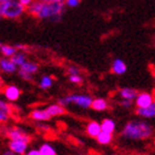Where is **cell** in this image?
Segmentation results:
<instances>
[{"mask_svg": "<svg viewBox=\"0 0 155 155\" xmlns=\"http://www.w3.org/2000/svg\"><path fill=\"white\" fill-rule=\"evenodd\" d=\"M64 7L63 2H41V1L35 0L27 8V11L38 19L58 22L63 16Z\"/></svg>", "mask_w": 155, "mask_h": 155, "instance_id": "1", "label": "cell"}, {"mask_svg": "<svg viewBox=\"0 0 155 155\" xmlns=\"http://www.w3.org/2000/svg\"><path fill=\"white\" fill-rule=\"evenodd\" d=\"M153 135L152 125L146 121L133 120L124 125L122 130V136L126 140L132 141H142L147 140Z\"/></svg>", "mask_w": 155, "mask_h": 155, "instance_id": "2", "label": "cell"}, {"mask_svg": "<svg viewBox=\"0 0 155 155\" xmlns=\"http://www.w3.org/2000/svg\"><path fill=\"white\" fill-rule=\"evenodd\" d=\"M26 12V8L18 0H6L0 2V17L6 19H19Z\"/></svg>", "mask_w": 155, "mask_h": 155, "instance_id": "3", "label": "cell"}, {"mask_svg": "<svg viewBox=\"0 0 155 155\" xmlns=\"http://www.w3.org/2000/svg\"><path fill=\"white\" fill-rule=\"evenodd\" d=\"M92 97L87 94H71V95H67L64 97H61L58 101V103L62 107H67L69 104H75L78 107H82V109H89L92 103Z\"/></svg>", "mask_w": 155, "mask_h": 155, "instance_id": "4", "label": "cell"}, {"mask_svg": "<svg viewBox=\"0 0 155 155\" xmlns=\"http://www.w3.org/2000/svg\"><path fill=\"white\" fill-rule=\"evenodd\" d=\"M39 70V64L36 63V62H32V61H28L27 60L23 64H21L19 67V75L22 78L23 80L26 81H29L32 79V75L36 74L37 72Z\"/></svg>", "mask_w": 155, "mask_h": 155, "instance_id": "5", "label": "cell"}, {"mask_svg": "<svg viewBox=\"0 0 155 155\" xmlns=\"http://www.w3.org/2000/svg\"><path fill=\"white\" fill-rule=\"evenodd\" d=\"M134 100H135V104L137 107H149L150 104L154 103V97L149 92L137 93Z\"/></svg>", "mask_w": 155, "mask_h": 155, "instance_id": "6", "label": "cell"}, {"mask_svg": "<svg viewBox=\"0 0 155 155\" xmlns=\"http://www.w3.org/2000/svg\"><path fill=\"white\" fill-rule=\"evenodd\" d=\"M17 70H18V67L11 61L10 58H6V57L0 58V72L6 74H12Z\"/></svg>", "mask_w": 155, "mask_h": 155, "instance_id": "7", "label": "cell"}, {"mask_svg": "<svg viewBox=\"0 0 155 155\" xmlns=\"http://www.w3.org/2000/svg\"><path fill=\"white\" fill-rule=\"evenodd\" d=\"M2 93H3V95H5V97H6L9 102H16L20 97L21 91H20L19 87H16V85H7L6 87H3Z\"/></svg>", "mask_w": 155, "mask_h": 155, "instance_id": "8", "label": "cell"}, {"mask_svg": "<svg viewBox=\"0 0 155 155\" xmlns=\"http://www.w3.org/2000/svg\"><path fill=\"white\" fill-rule=\"evenodd\" d=\"M28 142H25V141H18V140H10L9 144V150H11L16 155L19 154H25L28 150Z\"/></svg>", "mask_w": 155, "mask_h": 155, "instance_id": "9", "label": "cell"}, {"mask_svg": "<svg viewBox=\"0 0 155 155\" xmlns=\"http://www.w3.org/2000/svg\"><path fill=\"white\" fill-rule=\"evenodd\" d=\"M8 136H9L10 140H18V141H25V142L29 143L31 140H30V136L28 134L25 133V131H22L21 129H18V127H15V129H10L8 131Z\"/></svg>", "mask_w": 155, "mask_h": 155, "instance_id": "10", "label": "cell"}, {"mask_svg": "<svg viewBox=\"0 0 155 155\" xmlns=\"http://www.w3.org/2000/svg\"><path fill=\"white\" fill-rule=\"evenodd\" d=\"M136 114L145 119H153L155 116V103L150 104L149 107H137Z\"/></svg>", "mask_w": 155, "mask_h": 155, "instance_id": "11", "label": "cell"}, {"mask_svg": "<svg viewBox=\"0 0 155 155\" xmlns=\"http://www.w3.org/2000/svg\"><path fill=\"white\" fill-rule=\"evenodd\" d=\"M111 69H112V72H113L114 74L122 75L126 72L127 67H126L125 62L123 61L122 59H115L113 61V63H112Z\"/></svg>", "mask_w": 155, "mask_h": 155, "instance_id": "12", "label": "cell"}, {"mask_svg": "<svg viewBox=\"0 0 155 155\" xmlns=\"http://www.w3.org/2000/svg\"><path fill=\"white\" fill-rule=\"evenodd\" d=\"M30 116L35 121H49L51 119V116L49 115L45 109H35L33 111H31Z\"/></svg>", "mask_w": 155, "mask_h": 155, "instance_id": "13", "label": "cell"}, {"mask_svg": "<svg viewBox=\"0 0 155 155\" xmlns=\"http://www.w3.org/2000/svg\"><path fill=\"white\" fill-rule=\"evenodd\" d=\"M45 111L49 113V115L51 116H60V115H63L65 113V109L64 107H62L60 105L59 103L57 104H51V105H49L47 107Z\"/></svg>", "mask_w": 155, "mask_h": 155, "instance_id": "14", "label": "cell"}, {"mask_svg": "<svg viewBox=\"0 0 155 155\" xmlns=\"http://www.w3.org/2000/svg\"><path fill=\"white\" fill-rule=\"evenodd\" d=\"M94 111H105L109 107V103L105 99H102V97H97V99H93L92 100V103H91V107Z\"/></svg>", "mask_w": 155, "mask_h": 155, "instance_id": "15", "label": "cell"}, {"mask_svg": "<svg viewBox=\"0 0 155 155\" xmlns=\"http://www.w3.org/2000/svg\"><path fill=\"white\" fill-rule=\"evenodd\" d=\"M101 132V125L100 123L97 121H91L87 125V135H90L91 137H95V136Z\"/></svg>", "mask_w": 155, "mask_h": 155, "instance_id": "16", "label": "cell"}, {"mask_svg": "<svg viewBox=\"0 0 155 155\" xmlns=\"http://www.w3.org/2000/svg\"><path fill=\"white\" fill-rule=\"evenodd\" d=\"M95 139H97V143H100L102 145H107V144H110V143L112 142L113 135H112V133L105 132V131H101V132L95 136Z\"/></svg>", "mask_w": 155, "mask_h": 155, "instance_id": "17", "label": "cell"}, {"mask_svg": "<svg viewBox=\"0 0 155 155\" xmlns=\"http://www.w3.org/2000/svg\"><path fill=\"white\" fill-rule=\"evenodd\" d=\"M120 97L122 99H126V100H133L135 99L136 94H137V91L134 90V89H131V87H123L121 89L119 92Z\"/></svg>", "mask_w": 155, "mask_h": 155, "instance_id": "18", "label": "cell"}, {"mask_svg": "<svg viewBox=\"0 0 155 155\" xmlns=\"http://www.w3.org/2000/svg\"><path fill=\"white\" fill-rule=\"evenodd\" d=\"M11 61L15 63V64L19 68L20 65L23 64L25 62L27 61V54L23 51H20V50H17V52L11 57Z\"/></svg>", "mask_w": 155, "mask_h": 155, "instance_id": "19", "label": "cell"}, {"mask_svg": "<svg viewBox=\"0 0 155 155\" xmlns=\"http://www.w3.org/2000/svg\"><path fill=\"white\" fill-rule=\"evenodd\" d=\"M101 131H105V132L112 133L115 131V122L112 119H104L102 123H100Z\"/></svg>", "mask_w": 155, "mask_h": 155, "instance_id": "20", "label": "cell"}, {"mask_svg": "<svg viewBox=\"0 0 155 155\" xmlns=\"http://www.w3.org/2000/svg\"><path fill=\"white\" fill-rule=\"evenodd\" d=\"M0 52L2 57H6V58H11L15 53L17 52V49L15 45H1L0 47Z\"/></svg>", "mask_w": 155, "mask_h": 155, "instance_id": "21", "label": "cell"}, {"mask_svg": "<svg viewBox=\"0 0 155 155\" xmlns=\"http://www.w3.org/2000/svg\"><path fill=\"white\" fill-rule=\"evenodd\" d=\"M53 85V78L50 75H43L39 81V87L42 90H48Z\"/></svg>", "mask_w": 155, "mask_h": 155, "instance_id": "22", "label": "cell"}, {"mask_svg": "<svg viewBox=\"0 0 155 155\" xmlns=\"http://www.w3.org/2000/svg\"><path fill=\"white\" fill-rule=\"evenodd\" d=\"M41 155H57V152H55L54 147L48 143H45V144H42L40 146V149H39Z\"/></svg>", "mask_w": 155, "mask_h": 155, "instance_id": "23", "label": "cell"}, {"mask_svg": "<svg viewBox=\"0 0 155 155\" xmlns=\"http://www.w3.org/2000/svg\"><path fill=\"white\" fill-rule=\"evenodd\" d=\"M0 110H2L7 114L12 113V107H11V105L8 102H6L5 100H2L1 97H0Z\"/></svg>", "mask_w": 155, "mask_h": 155, "instance_id": "24", "label": "cell"}, {"mask_svg": "<svg viewBox=\"0 0 155 155\" xmlns=\"http://www.w3.org/2000/svg\"><path fill=\"white\" fill-rule=\"evenodd\" d=\"M69 80L73 84H81L83 82V78L81 77L80 74H72L69 75Z\"/></svg>", "mask_w": 155, "mask_h": 155, "instance_id": "25", "label": "cell"}, {"mask_svg": "<svg viewBox=\"0 0 155 155\" xmlns=\"http://www.w3.org/2000/svg\"><path fill=\"white\" fill-rule=\"evenodd\" d=\"M81 3V0H64V6L70 8H75Z\"/></svg>", "mask_w": 155, "mask_h": 155, "instance_id": "26", "label": "cell"}, {"mask_svg": "<svg viewBox=\"0 0 155 155\" xmlns=\"http://www.w3.org/2000/svg\"><path fill=\"white\" fill-rule=\"evenodd\" d=\"M68 73L69 75H72V74H80V69L75 67V65H70L68 68Z\"/></svg>", "mask_w": 155, "mask_h": 155, "instance_id": "27", "label": "cell"}, {"mask_svg": "<svg viewBox=\"0 0 155 155\" xmlns=\"http://www.w3.org/2000/svg\"><path fill=\"white\" fill-rule=\"evenodd\" d=\"M133 100H126V99H122L121 101V105L123 107H126V109H130V107H133Z\"/></svg>", "mask_w": 155, "mask_h": 155, "instance_id": "28", "label": "cell"}, {"mask_svg": "<svg viewBox=\"0 0 155 155\" xmlns=\"http://www.w3.org/2000/svg\"><path fill=\"white\" fill-rule=\"evenodd\" d=\"M9 120V114H7L6 112H3L2 110H0V123H5Z\"/></svg>", "mask_w": 155, "mask_h": 155, "instance_id": "29", "label": "cell"}, {"mask_svg": "<svg viewBox=\"0 0 155 155\" xmlns=\"http://www.w3.org/2000/svg\"><path fill=\"white\" fill-rule=\"evenodd\" d=\"M18 1L20 2V5H22V6L27 9V8H28V7H29L30 5L35 1V0H18Z\"/></svg>", "mask_w": 155, "mask_h": 155, "instance_id": "30", "label": "cell"}, {"mask_svg": "<svg viewBox=\"0 0 155 155\" xmlns=\"http://www.w3.org/2000/svg\"><path fill=\"white\" fill-rule=\"evenodd\" d=\"M27 155H41L39 150H30L29 152L27 153Z\"/></svg>", "mask_w": 155, "mask_h": 155, "instance_id": "31", "label": "cell"}, {"mask_svg": "<svg viewBox=\"0 0 155 155\" xmlns=\"http://www.w3.org/2000/svg\"><path fill=\"white\" fill-rule=\"evenodd\" d=\"M38 1H41V2H63L64 3V0H38Z\"/></svg>", "mask_w": 155, "mask_h": 155, "instance_id": "32", "label": "cell"}, {"mask_svg": "<svg viewBox=\"0 0 155 155\" xmlns=\"http://www.w3.org/2000/svg\"><path fill=\"white\" fill-rule=\"evenodd\" d=\"M2 155H16V154H15L11 150H6V151L2 153Z\"/></svg>", "mask_w": 155, "mask_h": 155, "instance_id": "33", "label": "cell"}, {"mask_svg": "<svg viewBox=\"0 0 155 155\" xmlns=\"http://www.w3.org/2000/svg\"><path fill=\"white\" fill-rule=\"evenodd\" d=\"M2 78H1V75H0V87H1V85H2Z\"/></svg>", "mask_w": 155, "mask_h": 155, "instance_id": "34", "label": "cell"}, {"mask_svg": "<svg viewBox=\"0 0 155 155\" xmlns=\"http://www.w3.org/2000/svg\"><path fill=\"white\" fill-rule=\"evenodd\" d=\"M3 1H6V0H0V2H3Z\"/></svg>", "mask_w": 155, "mask_h": 155, "instance_id": "35", "label": "cell"}, {"mask_svg": "<svg viewBox=\"0 0 155 155\" xmlns=\"http://www.w3.org/2000/svg\"><path fill=\"white\" fill-rule=\"evenodd\" d=\"M19 155H27V154H26V153H25V154H19Z\"/></svg>", "mask_w": 155, "mask_h": 155, "instance_id": "36", "label": "cell"}, {"mask_svg": "<svg viewBox=\"0 0 155 155\" xmlns=\"http://www.w3.org/2000/svg\"><path fill=\"white\" fill-rule=\"evenodd\" d=\"M0 47H1V42H0Z\"/></svg>", "mask_w": 155, "mask_h": 155, "instance_id": "37", "label": "cell"}, {"mask_svg": "<svg viewBox=\"0 0 155 155\" xmlns=\"http://www.w3.org/2000/svg\"><path fill=\"white\" fill-rule=\"evenodd\" d=\"M0 19H1V17H0Z\"/></svg>", "mask_w": 155, "mask_h": 155, "instance_id": "38", "label": "cell"}]
</instances>
